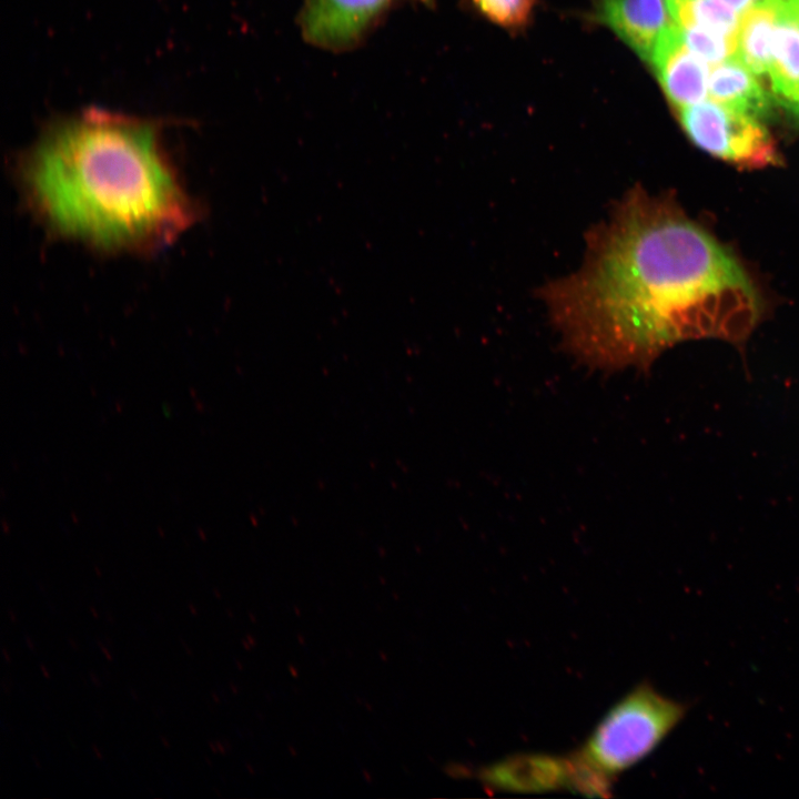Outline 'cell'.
<instances>
[{"label":"cell","mask_w":799,"mask_h":799,"mask_svg":"<svg viewBox=\"0 0 799 799\" xmlns=\"http://www.w3.org/2000/svg\"><path fill=\"white\" fill-rule=\"evenodd\" d=\"M539 295L568 352L610 371L647 368L686 340L741 341L760 313L736 259L672 196L640 185L587 231L579 269Z\"/></svg>","instance_id":"cell-1"},{"label":"cell","mask_w":799,"mask_h":799,"mask_svg":"<svg viewBox=\"0 0 799 799\" xmlns=\"http://www.w3.org/2000/svg\"><path fill=\"white\" fill-rule=\"evenodd\" d=\"M160 133L159 122L93 108L54 120L21 160L22 186L61 234L113 250L166 242L195 210Z\"/></svg>","instance_id":"cell-2"},{"label":"cell","mask_w":799,"mask_h":799,"mask_svg":"<svg viewBox=\"0 0 799 799\" xmlns=\"http://www.w3.org/2000/svg\"><path fill=\"white\" fill-rule=\"evenodd\" d=\"M687 711L686 704L640 684L606 712L574 757L610 785L615 776L650 755Z\"/></svg>","instance_id":"cell-3"},{"label":"cell","mask_w":799,"mask_h":799,"mask_svg":"<svg viewBox=\"0 0 799 799\" xmlns=\"http://www.w3.org/2000/svg\"><path fill=\"white\" fill-rule=\"evenodd\" d=\"M688 138L700 149L739 168L759 169L779 160L761 119L712 100L677 110Z\"/></svg>","instance_id":"cell-4"},{"label":"cell","mask_w":799,"mask_h":799,"mask_svg":"<svg viewBox=\"0 0 799 799\" xmlns=\"http://www.w3.org/2000/svg\"><path fill=\"white\" fill-rule=\"evenodd\" d=\"M435 0H302L296 24L305 42L341 53L362 45L392 10Z\"/></svg>","instance_id":"cell-5"},{"label":"cell","mask_w":799,"mask_h":799,"mask_svg":"<svg viewBox=\"0 0 799 799\" xmlns=\"http://www.w3.org/2000/svg\"><path fill=\"white\" fill-rule=\"evenodd\" d=\"M649 62L676 110L705 101L710 72L708 63L687 47L674 21Z\"/></svg>","instance_id":"cell-6"},{"label":"cell","mask_w":799,"mask_h":799,"mask_svg":"<svg viewBox=\"0 0 799 799\" xmlns=\"http://www.w3.org/2000/svg\"><path fill=\"white\" fill-rule=\"evenodd\" d=\"M597 18L646 61L672 24L667 0H598Z\"/></svg>","instance_id":"cell-7"},{"label":"cell","mask_w":799,"mask_h":799,"mask_svg":"<svg viewBox=\"0 0 799 799\" xmlns=\"http://www.w3.org/2000/svg\"><path fill=\"white\" fill-rule=\"evenodd\" d=\"M775 99L799 118V14L782 0L768 68Z\"/></svg>","instance_id":"cell-8"},{"label":"cell","mask_w":799,"mask_h":799,"mask_svg":"<svg viewBox=\"0 0 799 799\" xmlns=\"http://www.w3.org/2000/svg\"><path fill=\"white\" fill-rule=\"evenodd\" d=\"M573 762L549 756H519L499 762L484 772L489 783L510 790L535 791L573 787Z\"/></svg>","instance_id":"cell-9"},{"label":"cell","mask_w":799,"mask_h":799,"mask_svg":"<svg viewBox=\"0 0 799 799\" xmlns=\"http://www.w3.org/2000/svg\"><path fill=\"white\" fill-rule=\"evenodd\" d=\"M708 94L709 100L759 119L768 115L772 107L757 75L736 57L712 65Z\"/></svg>","instance_id":"cell-10"},{"label":"cell","mask_w":799,"mask_h":799,"mask_svg":"<svg viewBox=\"0 0 799 799\" xmlns=\"http://www.w3.org/2000/svg\"><path fill=\"white\" fill-rule=\"evenodd\" d=\"M781 2L782 0H763L740 17L736 58L757 77L768 74Z\"/></svg>","instance_id":"cell-11"},{"label":"cell","mask_w":799,"mask_h":799,"mask_svg":"<svg viewBox=\"0 0 799 799\" xmlns=\"http://www.w3.org/2000/svg\"><path fill=\"white\" fill-rule=\"evenodd\" d=\"M678 28H698L738 37L740 17L721 0H667Z\"/></svg>","instance_id":"cell-12"},{"label":"cell","mask_w":799,"mask_h":799,"mask_svg":"<svg viewBox=\"0 0 799 799\" xmlns=\"http://www.w3.org/2000/svg\"><path fill=\"white\" fill-rule=\"evenodd\" d=\"M677 29L687 47L708 64L715 65L736 57L737 37L698 28Z\"/></svg>","instance_id":"cell-13"},{"label":"cell","mask_w":799,"mask_h":799,"mask_svg":"<svg viewBox=\"0 0 799 799\" xmlns=\"http://www.w3.org/2000/svg\"><path fill=\"white\" fill-rule=\"evenodd\" d=\"M489 20L505 28H518L529 20L535 0H473Z\"/></svg>","instance_id":"cell-14"},{"label":"cell","mask_w":799,"mask_h":799,"mask_svg":"<svg viewBox=\"0 0 799 799\" xmlns=\"http://www.w3.org/2000/svg\"><path fill=\"white\" fill-rule=\"evenodd\" d=\"M721 1L724 3H726L728 7H730L734 11H736L739 16H741L747 10H749L754 6L762 2L763 0H721Z\"/></svg>","instance_id":"cell-15"},{"label":"cell","mask_w":799,"mask_h":799,"mask_svg":"<svg viewBox=\"0 0 799 799\" xmlns=\"http://www.w3.org/2000/svg\"><path fill=\"white\" fill-rule=\"evenodd\" d=\"M98 644H99V647H100L101 651H102L103 655L105 656V658H107L109 661H112L113 658H112V655H111V653L109 651V649H108L105 646H103L101 643H98Z\"/></svg>","instance_id":"cell-16"},{"label":"cell","mask_w":799,"mask_h":799,"mask_svg":"<svg viewBox=\"0 0 799 799\" xmlns=\"http://www.w3.org/2000/svg\"><path fill=\"white\" fill-rule=\"evenodd\" d=\"M2 656L7 663H11L10 654L8 653L7 648H2Z\"/></svg>","instance_id":"cell-17"},{"label":"cell","mask_w":799,"mask_h":799,"mask_svg":"<svg viewBox=\"0 0 799 799\" xmlns=\"http://www.w3.org/2000/svg\"><path fill=\"white\" fill-rule=\"evenodd\" d=\"M40 669H41L42 675L44 676V678L50 679V674H49L47 667H45L43 664L40 665Z\"/></svg>","instance_id":"cell-18"},{"label":"cell","mask_w":799,"mask_h":799,"mask_svg":"<svg viewBox=\"0 0 799 799\" xmlns=\"http://www.w3.org/2000/svg\"><path fill=\"white\" fill-rule=\"evenodd\" d=\"M92 750H93L94 755L97 756V758H99L100 760L103 759L101 751L99 750V748L95 745L92 746Z\"/></svg>","instance_id":"cell-19"},{"label":"cell","mask_w":799,"mask_h":799,"mask_svg":"<svg viewBox=\"0 0 799 799\" xmlns=\"http://www.w3.org/2000/svg\"><path fill=\"white\" fill-rule=\"evenodd\" d=\"M788 2L793 7V9L799 14V0H788Z\"/></svg>","instance_id":"cell-20"},{"label":"cell","mask_w":799,"mask_h":799,"mask_svg":"<svg viewBox=\"0 0 799 799\" xmlns=\"http://www.w3.org/2000/svg\"><path fill=\"white\" fill-rule=\"evenodd\" d=\"M26 644L30 650H34V644L32 643L30 636H26Z\"/></svg>","instance_id":"cell-21"},{"label":"cell","mask_w":799,"mask_h":799,"mask_svg":"<svg viewBox=\"0 0 799 799\" xmlns=\"http://www.w3.org/2000/svg\"><path fill=\"white\" fill-rule=\"evenodd\" d=\"M189 609H190V613H191L193 616L198 615V608L194 606V604L190 603V604H189Z\"/></svg>","instance_id":"cell-22"},{"label":"cell","mask_w":799,"mask_h":799,"mask_svg":"<svg viewBox=\"0 0 799 799\" xmlns=\"http://www.w3.org/2000/svg\"><path fill=\"white\" fill-rule=\"evenodd\" d=\"M160 739H161V741H162V744H163V746H164L165 748H169V747H170V741L166 739V737H164V736L161 735V736H160Z\"/></svg>","instance_id":"cell-23"},{"label":"cell","mask_w":799,"mask_h":799,"mask_svg":"<svg viewBox=\"0 0 799 799\" xmlns=\"http://www.w3.org/2000/svg\"><path fill=\"white\" fill-rule=\"evenodd\" d=\"M90 677L95 686H100V680L93 672L90 674Z\"/></svg>","instance_id":"cell-24"},{"label":"cell","mask_w":799,"mask_h":799,"mask_svg":"<svg viewBox=\"0 0 799 799\" xmlns=\"http://www.w3.org/2000/svg\"><path fill=\"white\" fill-rule=\"evenodd\" d=\"M8 616L10 617V619H11L12 623H16V621H17V617H16L14 613H13L11 609L8 610Z\"/></svg>","instance_id":"cell-25"},{"label":"cell","mask_w":799,"mask_h":799,"mask_svg":"<svg viewBox=\"0 0 799 799\" xmlns=\"http://www.w3.org/2000/svg\"><path fill=\"white\" fill-rule=\"evenodd\" d=\"M89 609H90L92 616H93L95 619H98V618H99V614H98V611L94 609V607H90Z\"/></svg>","instance_id":"cell-26"},{"label":"cell","mask_w":799,"mask_h":799,"mask_svg":"<svg viewBox=\"0 0 799 799\" xmlns=\"http://www.w3.org/2000/svg\"><path fill=\"white\" fill-rule=\"evenodd\" d=\"M181 643H182L185 651L188 653V655H189V656H192V651L190 650L189 646H188L183 640H181Z\"/></svg>","instance_id":"cell-27"},{"label":"cell","mask_w":799,"mask_h":799,"mask_svg":"<svg viewBox=\"0 0 799 799\" xmlns=\"http://www.w3.org/2000/svg\"><path fill=\"white\" fill-rule=\"evenodd\" d=\"M69 644L72 646L73 649H78V648H79V646H78V645L74 643V640L71 639V638L69 639Z\"/></svg>","instance_id":"cell-28"},{"label":"cell","mask_w":799,"mask_h":799,"mask_svg":"<svg viewBox=\"0 0 799 799\" xmlns=\"http://www.w3.org/2000/svg\"><path fill=\"white\" fill-rule=\"evenodd\" d=\"M208 744H209L210 748H211L214 752H216V746H215L216 744H213L212 741H209Z\"/></svg>","instance_id":"cell-29"},{"label":"cell","mask_w":799,"mask_h":799,"mask_svg":"<svg viewBox=\"0 0 799 799\" xmlns=\"http://www.w3.org/2000/svg\"><path fill=\"white\" fill-rule=\"evenodd\" d=\"M215 744H216V746L220 748V750L222 751V754H224L225 751H224V748H223V746L221 745V742H220V741H216Z\"/></svg>","instance_id":"cell-30"},{"label":"cell","mask_w":799,"mask_h":799,"mask_svg":"<svg viewBox=\"0 0 799 799\" xmlns=\"http://www.w3.org/2000/svg\"><path fill=\"white\" fill-rule=\"evenodd\" d=\"M131 696H132V697H134V699H135V700H138V697H136V695H135V691H134V690H131Z\"/></svg>","instance_id":"cell-31"},{"label":"cell","mask_w":799,"mask_h":799,"mask_svg":"<svg viewBox=\"0 0 799 799\" xmlns=\"http://www.w3.org/2000/svg\"><path fill=\"white\" fill-rule=\"evenodd\" d=\"M212 697L215 699V702H219V699H218V697L215 696V694H212Z\"/></svg>","instance_id":"cell-32"}]
</instances>
